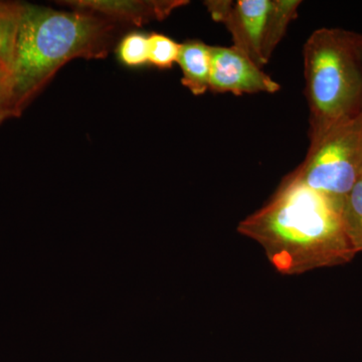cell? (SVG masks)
<instances>
[{"label":"cell","mask_w":362,"mask_h":362,"mask_svg":"<svg viewBox=\"0 0 362 362\" xmlns=\"http://www.w3.org/2000/svg\"><path fill=\"white\" fill-rule=\"evenodd\" d=\"M237 230L258 243L282 275L344 265L356 256L343 228L341 206L294 173L265 206L240 221Z\"/></svg>","instance_id":"1"},{"label":"cell","mask_w":362,"mask_h":362,"mask_svg":"<svg viewBox=\"0 0 362 362\" xmlns=\"http://www.w3.org/2000/svg\"><path fill=\"white\" fill-rule=\"evenodd\" d=\"M115 28L111 20L89 11L64 13L25 4L13 64L20 110L69 61L105 58Z\"/></svg>","instance_id":"2"},{"label":"cell","mask_w":362,"mask_h":362,"mask_svg":"<svg viewBox=\"0 0 362 362\" xmlns=\"http://www.w3.org/2000/svg\"><path fill=\"white\" fill-rule=\"evenodd\" d=\"M310 137L362 113V63L356 33L319 28L304 45Z\"/></svg>","instance_id":"3"},{"label":"cell","mask_w":362,"mask_h":362,"mask_svg":"<svg viewBox=\"0 0 362 362\" xmlns=\"http://www.w3.org/2000/svg\"><path fill=\"white\" fill-rule=\"evenodd\" d=\"M361 170L362 113L311 139L306 159L293 173L342 206L361 180Z\"/></svg>","instance_id":"4"},{"label":"cell","mask_w":362,"mask_h":362,"mask_svg":"<svg viewBox=\"0 0 362 362\" xmlns=\"http://www.w3.org/2000/svg\"><path fill=\"white\" fill-rule=\"evenodd\" d=\"M211 18L232 35L235 49L259 68L265 66L297 18V0H214L204 2Z\"/></svg>","instance_id":"5"},{"label":"cell","mask_w":362,"mask_h":362,"mask_svg":"<svg viewBox=\"0 0 362 362\" xmlns=\"http://www.w3.org/2000/svg\"><path fill=\"white\" fill-rule=\"evenodd\" d=\"M209 89L233 95L274 94L280 84L235 47H211Z\"/></svg>","instance_id":"6"},{"label":"cell","mask_w":362,"mask_h":362,"mask_svg":"<svg viewBox=\"0 0 362 362\" xmlns=\"http://www.w3.org/2000/svg\"><path fill=\"white\" fill-rule=\"evenodd\" d=\"M76 11H89L101 14L111 21H126L133 25H141L151 21H161L168 18L171 11L188 4L185 0H74L63 2Z\"/></svg>","instance_id":"7"},{"label":"cell","mask_w":362,"mask_h":362,"mask_svg":"<svg viewBox=\"0 0 362 362\" xmlns=\"http://www.w3.org/2000/svg\"><path fill=\"white\" fill-rule=\"evenodd\" d=\"M177 63L182 71V85L195 96L204 95L209 89L211 45L194 40L180 45Z\"/></svg>","instance_id":"8"},{"label":"cell","mask_w":362,"mask_h":362,"mask_svg":"<svg viewBox=\"0 0 362 362\" xmlns=\"http://www.w3.org/2000/svg\"><path fill=\"white\" fill-rule=\"evenodd\" d=\"M25 4L0 1V59L13 71L16 40Z\"/></svg>","instance_id":"9"},{"label":"cell","mask_w":362,"mask_h":362,"mask_svg":"<svg viewBox=\"0 0 362 362\" xmlns=\"http://www.w3.org/2000/svg\"><path fill=\"white\" fill-rule=\"evenodd\" d=\"M341 218L345 235L352 249L356 252H362V180L345 197L341 206Z\"/></svg>","instance_id":"10"},{"label":"cell","mask_w":362,"mask_h":362,"mask_svg":"<svg viewBox=\"0 0 362 362\" xmlns=\"http://www.w3.org/2000/svg\"><path fill=\"white\" fill-rule=\"evenodd\" d=\"M180 45L170 37L152 33L148 37V62L159 69H168L177 63Z\"/></svg>","instance_id":"11"},{"label":"cell","mask_w":362,"mask_h":362,"mask_svg":"<svg viewBox=\"0 0 362 362\" xmlns=\"http://www.w3.org/2000/svg\"><path fill=\"white\" fill-rule=\"evenodd\" d=\"M118 54L126 66H139L148 63V37L138 33L126 35L119 45Z\"/></svg>","instance_id":"12"},{"label":"cell","mask_w":362,"mask_h":362,"mask_svg":"<svg viewBox=\"0 0 362 362\" xmlns=\"http://www.w3.org/2000/svg\"><path fill=\"white\" fill-rule=\"evenodd\" d=\"M21 114L16 102L13 74H0V123Z\"/></svg>","instance_id":"13"},{"label":"cell","mask_w":362,"mask_h":362,"mask_svg":"<svg viewBox=\"0 0 362 362\" xmlns=\"http://www.w3.org/2000/svg\"><path fill=\"white\" fill-rule=\"evenodd\" d=\"M0 74H13L11 66L4 63L2 59H0Z\"/></svg>","instance_id":"14"},{"label":"cell","mask_w":362,"mask_h":362,"mask_svg":"<svg viewBox=\"0 0 362 362\" xmlns=\"http://www.w3.org/2000/svg\"><path fill=\"white\" fill-rule=\"evenodd\" d=\"M356 45L358 49L359 57H361L362 63V35H357L356 33Z\"/></svg>","instance_id":"15"},{"label":"cell","mask_w":362,"mask_h":362,"mask_svg":"<svg viewBox=\"0 0 362 362\" xmlns=\"http://www.w3.org/2000/svg\"><path fill=\"white\" fill-rule=\"evenodd\" d=\"M361 180H362V170H361Z\"/></svg>","instance_id":"16"}]
</instances>
